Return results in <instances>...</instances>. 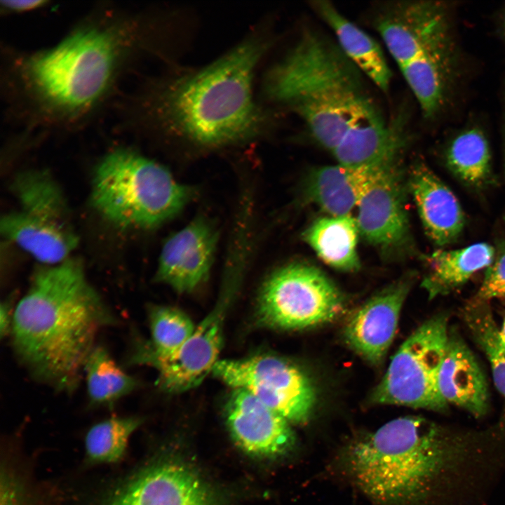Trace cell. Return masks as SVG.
Wrapping results in <instances>:
<instances>
[{
    "mask_svg": "<svg viewBox=\"0 0 505 505\" xmlns=\"http://www.w3.org/2000/svg\"><path fill=\"white\" fill-rule=\"evenodd\" d=\"M114 322L81 263L69 258L36 271L13 311L10 333L17 358L32 376L69 393L97 334Z\"/></svg>",
    "mask_w": 505,
    "mask_h": 505,
    "instance_id": "1",
    "label": "cell"
},
{
    "mask_svg": "<svg viewBox=\"0 0 505 505\" xmlns=\"http://www.w3.org/2000/svg\"><path fill=\"white\" fill-rule=\"evenodd\" d=\"M404 118L358 124L349 130L332 152L338 163L382 168L395 164L408 144Z\"/></svg>",
    "mask_w": 505,
    "mask_h": 505,
    "instance_id": "19",
    "label": "cell"
},
{
    "mask_svg": "<svg viewBox=\"0 0 505 505\" xmlns=\"http://www.w3.org/2000/svg\"><path fill=\"white\" fill-rule=\"evenodd\" d=\"M100 505H215L202 480L187 466L161 462L126 478Z\"/></svg>",
    "mask_w": 505,
    "mask_h": 505,
    "instance_id": "13",
    "label": "cell"
},
{
    "mask_svg": "<svg viewBox=\"0 0 505 505\" xmlns=\"http://www.w3.org/2000/svg\"><path fill=\"white\" fill-rule=\"evenodd\" d=\"M194 193L162 165L123 148L109 152L97 165L90 198L95 210L113 224L151 229L180 213Z\"/></svg>",
    "mask_w": 505,
    "mask_h": 505,
    "instance_id": "6",
    "label": "cell"
},
{
    "mask_svg": "<svg viewBox=\"0 0 505 505\" xmlns=\"http://www.w3.org/2000/svg\"><path fill=\"white\" fill-rule=\"evenodd\" d=\"M141 424L135 417H112L93 425L85 436L87 460L91 464H114L126 454L129 439Z\"/></svg>",
    "mask_w": 505,
    "mask_h": 505,
    "instance_id": "29",
    "label": "cell"
},
{
    "mask_svg": "<svg viewBox=\"0 0 505 505\" xmlns=\"http://www.w3.org/2000/svg\"><path fill=\"white\" fill-rule=\"evenodd\" d=\"M22 494V488L11 476L2 477L1 505H24Z\"/></svg>",
    "mask_w": 505,
    "mask_h": 505,
    "instance_id": "32",
    "label": "cell"
},
{
    "mask_svg": "<svg viewBox=\"0 0 505 505\" xmlns=\"http://www.w3.org/2000/svg\"><path fill=\"white\" fill-rule=\"evenodd\" d=\"M445 159L452 173L467 185L480 187L491 179L489 143L478 128L464 130L455 136L446 151Z\"/></svg>",
    "mask_w": 505,
    "mask_h": 505,
    "instance_id": "26",
    "label": "cell"
},
{
    "mask_svg": "<svg viewBox=\"0 0 505 505\" xmlns=\"http://www.w3.org/2000/svg\"><path fill=\"white\" fill-rule=\"evenodd\" d=\"M409 187L424 228L439 246L453 243L463 231L465 218L455 195L423 162L410 170Z\"/></svg>",
    "mask_w": 505,
    "mask_h": 505,
    "instance_id": "17",
    "label": "cell"
},
{
    "mask_svg": "<svg viewBox=\"0 0 505 505\" xmlns=\"http://www.w3.org/2000/svg\"><path fill=\"white\" fill-rule=\"evenodd\" d=\"M462 314L473 340L490 362L497 389L505 397V339L488 301L475 297L465 305Z\"/></svg>",
    "mask_w": 505,
    "mask_h": 505,
    "instance_id": "27",
    "label": "cell"
},
{
    "mask_svg": "<svg viewBox=\"0 0 505 505\" xmlns=\"http://www.w3.org/2000/svg\"><path fill=\"white\" fill-rule=\"evenodd\" d=\"M311 6L330 27L347 58L381 90L386 92L392 72L379 44L343 15L331 2L313 1Z\"/></svg>",
    "mask_w": 505,
    "mask_h": 505,
    "instance_id": "21",
    "label": "cell"
},
{
    "mask_svg": "<svg viewBox=\"0 0 505 505\" xmlns=\"http://www.w3.org/2000/svg\"><path fill=\"white\" fill-rule=\"evenodd\" d=\"M139 28L135 20L112 15L88 21L24 58L21 86L49 119H77L107 95L138 43Z\"/></svg>",
    "mask_w": 505,
    "mask_h": 505,
    "instance_id": "5",
    "label": "cell"
},
{
    "mask_svg": "<svg viewBox=\"0 0 505 505\" xmlns=\"http://www.w3.org/2000/svg\"><path fill=\"white\" fill-rule=\"evenodd\" d=\"M475 445L424 417H401L353 440L345 464L355 484L376 502L418 505L450 488Z\"/></svg>",
    "mask_w": 505,
    "mask_h": 505,
    "instance_id": "3",
    "label": "cell"
},
{
    "mask_svg": "<svg viewBox=\"0 0 505 505\" xmlns=\"http://www.w3.org/2000/svg\"><path fill=\"white\" fill-rule=\"evenodd\" d=\"M504 169H505V126H504Z\"/></svg>",
    "mask_w": 505,
    "mask_h": 505,
    "instance_id": "36",
    "label": "cell"
},
{
    "mask_svg": "<svg viewBox=\"0 0 505 505\" xmlns=\"http://www.w3.org/2000/svg\"><path fill=\"white\" fill-rule=\"evenodd\" d=\"M364 77L336 40L307 28L271 69L265 89L272 100L301 119L317 144L332 152L350 128L385 120Z\"/></svg>",
    "mask_w": 505,
    "mask_h": 505,
    "instance_id": "4",
    "label": "cell"
},
{
    "mask_svg": "<svg viewBox=\"0 0 505 505\" xmlns=\"http://www.w3.org/2000/svg\"><path fill=\"white\" fill-rule=\"evenodd\" d=\"M505 296V250L487 268L482 285L476 297L489 301Z\"/></svg>",
    "mask_w": 505,
    "mask_h": 505,
    "instance_id": "31",
    "label": "cell"
},
{
    "mask_svg": "<svg viewBox=\"0 0 505 505\" xmlns=\"http://www.w3.org/2000/svg\"><path fill=\"white\" fill-rule=\"evenodd\" d=\"M148 316L151 341L144 344L157 354H169L178 349L196 328L186 314L174 307L151 306Z\"/></svg>",
    "mask_w": 505,
    "mask_h": 505,
    "instance_id": "30",
    "label": "cell"
},
{
    "mask_svg": "<svg viewBox=\"0 0 505 505\" xmlns=\"http://www.w3.org/2000/svg\"><path fill=\"white\" fill-rule=\"evenodd\" d=\"M447 322V314L436 315L403 342L374 390L372 402L437 412L447 410L438 387L448 337Z\"/></svg>",
    "mask_w": 505,
    "mask_h": 505,
    "instance_id": "8",
    "label": "cell"
},
{
    "mask_svg": "<svg viewBox=\"0 0 505 505\" xmlns=\"http://www.w3.org/2000/svg\"><path fill=\"white\" fill-rule=\"evenodd\" d=\"M237 276L226 280L215 307L196 327L189 338L174 352L161 355L140 344L132 360L154 368L157 384L169 393H181L198 386L219 361L224 318L237 288Z\"/></svg>",
    "mask_w": 505,
    "mask_h": 505,
    "instance_id": "11",
    "label": "cell"
},
{
    "mask_svg": "<svg viewBox=\"0 0 505 505\" xmlns=\"http://www.w3.org/2000/svg\"><path fill=\"white\" fill-rule=\"evenodd\" d=\"M269 45L250 38L206 67L161 82L145 95L144 112L158 129L202 147L257 136L269 117L253 100L252 80Z\"/></svg>",
    "mask_w": 505,
    "mask_h": 505,
    "instance_id": "2",
    "label": "cell"
},
{
    "mask_svg": "<svg viewBox=\"0 0 505 505\" xmlns=\"http://www.w3.org/2000/svg\"><path fill=\"white\" fill-rule=\"evenodd\" d=\"M357 207L359 234L368 242L386 250L410 243L405 187L398 163L378 172Z\"/></svg>",
    "mask_w": 505,
    "mask_h": 505,
    "instance_id": "12",
    "label": "cell"
},
{
    "mask_svg": "<svg viewBox=\"0 0 505 505\" xmlns=\"http://www.w3.org/2000/svg\"><path fill=\"white\" fill-rule=\"evenodd\" d=\"M344 308L341 292L323 271L309 264L291 263L264 281L257 314L269 327L297 330L330 322Z\"/></svg>",
    "mask_w": 505,
    "mask_h": 505,
    "instance_id": "9",
    "label": "cell"
},
{
    "mask_svg": "<svg viewBox=\"0 0 505 505\" xmlns=\"http://www.w3.org/2000/svg\"><path fill=\"white\" fill-rule=\"evenodd\" d=\"M359 230L350 214L315 220L303 233L304 240L330 267L345 271L360 267L356 246Z\"/></svg>",
    "mask_w": 505,
    "mask_h": 505,
    "instance_id": "24",
    "label": "cell"
},
{
    "mask_svg": "<svg viewBox=\"0 0 505 505\" xmlns=\"http://www.w3.org/2000/svg\"><path fill=\"white\" fill-rule=\"evenodd\" d=\"M12 190L20 211L36 217L69 222L67 201L60 187L45 170H29L18 174Z\"/></svg>",
    "mask_w": 505,
    "mask_h": 505,
    "instance_id": "25",
    "label": "cell"
},
{
    "mask_svg": "<svg viewBox=\"0 0 505 505\" xmlns=\"http://www.w3.org/2000/svg\"><path fill=\"white\" fill-rule=\"evenodd\" d=\"M373 25L399 68L406 65L445 72L457 56L447 10L431 1H400L381 6Z\"/></svg>",
    "mask_w": 505,
    "mask_h": 505,
    "instance_id": "7",
    "label": "cell"
},
{
    "mask_svg": "<svg viewBox=\"0 0 505 505\" xmlns=\"http://www.w3.org/2000/svg\"><path fill=\"white\" fill-rule=\"evenodd\" d=\"M84 370L91 404L111 405L137 386V381L123 371L100 346L93 350Z\"/></svg>",
    "mask_w": 505,
    "mask_h": 505,
    "instance_id": "28",
    "label": "cell"
},
{
    "mask_svg": "<svg viewBox=\"0 0 505 505\" xmlns=\"http://www.w3.org/2000/svg\"><path fill=\"white\" fill-rule=\"evenodd\" d=\"M1 231L34 259L45 265H55L69 258L79 238L70 223L28 215L20 210L6 214Z\"/></svg>",
    "mask_w": 505,
    "mask_h": 505,
    "instance_id": "20",
    "label": "cell"
},
{
    "mask_svg": "<svg viewBox=\"0 0 505 505\" xmlns=\"http://www.w3.org/2000/svg\"><path fill=\"white\" fill-rule=\"evenodd\" d=\"M212 373L232 389L250 392L290 424H304L316 403L311 377L296 365L273 355L219 360Z\"/></svg>",
    "mask_w": 505,
    "mask_h": 505,
    "instance_id": "10",
    "label": "cell"
},
{
    "mask_svg": "<svg viewBox=\"0 0 505 505\" xmlns=\"http://www.w3.org/2000/svg\"><path fill=\"white\" fill-rule=\"evenodd\" d=\"M217 243L213 224L202 217L193 220L164 242L155 280L180 293L193 291L208 278Z\"/></svg>",
    "mask_w": 505,
    "mask_h": 505,
    "instance_id": "14",
    "label": "cell"
},
{
    "mask_svg": "<svg viewBox=\"0 0 505 505\" xmlns=\"http://www.w3.org/2000/svg\"><path fill=\"white\" fill-rule=\"evenodd\" d=\"M225 417L234 440L249 454L277 457L295 445L291 424L243 389H233L225 406Z\"/></svg>",
    "mask_w": 505,
    "mask_h": 505,
    "instance_id": "15",
    "label": "cell"
},
{
    "mask_svg": "<svg viewBox=\"0 0 505 505\" xmlns=\"http://www.w3.org/2000/svg\"><path fill=\"white\" fill-rule=\"evenodd\" d=\"M48 1L43 0L1 1V7L11 13H22L33 11L46 6Z\"/></svg>",
    "mask_w": 505,
    "mask_h": 505,
    "instance_id": "33",
    "label": "cell"
},
{
    "mask_svg": "<svg viewBox=\"0 0 505 505\" xmlns=\"http://www.w3.org/2000/svg\"><path fill=\"white\" fill-rule=\"evenodd\" d=\"M442 398L473 415H484L488 409L485 375L475 356L453 328L448 337L438 377Z\"/></svg>",
    "mask_w": 505,
    "mask_h": 505,
    "instance_id": "18",
    "label": "cell"
},
{
    "mask_svg": "<svg viewBox=\"0 0 505 505\" xmlns=\"http://www.w3.org/2000/svg\"><path fill=\"white\" fill-rule=\"evenodd\" d=\"M11 302H5L1 305V336L4 337L10 332L13 321V312L11 313Z\"/></svg>",
    "mask_w": 505,
    "mask_h": 505,
    "instance_id": "34",
    "label": "cell"
},
{
    "mask_svg": "<svg viewBox=\"0 0 505 505\" xmlns=\"http://www.w3.org/2000/svg\"><path fill=\"white\" fill-rule=\"evenodd\" d=\"M382 168L339 163L318 168L307 179L306 196L330 216L349 215Z\"/></svg>",
    "mask_w": 505,
    "mask_h": 505,
    "instance_id": "22",
    "label": "cell"
},
{
    "mask_svg": "<svg viewBox=\"0 0 505 505\" xmlns=\"http://www.w3.org/2000/svg\"><path fill=\"white\" fill-rule=\"evenodd\" d=\"M494 255V248L487 243L456 250H437L426 257L429 270L422 286L429 299L447 295L463 285L475 273L487 268Z\"/></svg>",
    "mask_w": 505,
    "mask_h": 505,
    "instance_id": "23",
    "label": "cell"
},
{
    "mask_svg": "<svg viewBox=\"0 0 505 505\" xmlns=\"http://www.w3.org/2000/svg\"><path fill=\"white\" fill-rule=\"evenodd\" d=\"M501 333L502 336L504 337V338L505 339V319L503 323V325H502V328L501 330Z\"/></svg>",
    "mask_w": 505,
    "mask_h": 505,
    "instance_id": "35",
    "label": "cell"
},
{
    "mask_svg": "<svg viewBox=\"0 0 505 505\" xmlns=\"http://www.w3.org/2000/svg\"><path fill=\"white\" fill-rule=\"evenodd\" d=\"M410 281H398L370 298L351 315L344 327L346 344L372 364L381 363L389 349Z\"/></svg>",
    "mask_w": 505,
    "mask_h": 505,
    "instance_id": "16",
    "label": "cell"
}]
</instances>
